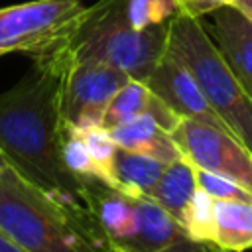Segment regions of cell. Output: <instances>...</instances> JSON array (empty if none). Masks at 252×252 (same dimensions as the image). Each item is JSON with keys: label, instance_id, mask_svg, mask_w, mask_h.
<instances>
[{"label": "cell", "instance_id": "6da1fadb", "mask_svg": "<svg viewBox=\"0 0 252 252\" xmlns=\"http://www.w3.org/2000/svg\"><path fill=\"white\" fill-rule=\"evenodd\" d=\"M59 71L43 59L12 89L0 93V152L10 167L75 211L93 215L87 185L61 156Z\"/></svg>", "mask_w": 252, "mask_h": 252}, {"label": "cell", "instance_id": "7a4b0ae2", "mask_svg": "<svg viewBox=\"0 0 252 252\" xmlns=\"http://www.w3.org/2000/svg\"><path fill=\"white\" fill-rule=\"evenodd\" d=\"M0 230L26 252H106L93 215L51 197L14 167L0 171Z\"/></svg>", "mask_w": 252, "mask_h": 252}, {"label": "cell", "instance_id": "3957f363", "mask_svg": "<svg viewBox=\"0 0 252 252\" xmlns=\"http://www.w3.org/2000/svg\"><path fill=\"white\" fill-rule=\"evenodd\" d=\"M167 24L134 30L124 16V0H98L87 6L79 26L59 47L39 57L59 61H100L146 81L167 49Z\"/></svg>", "mask_w": 252, "mask_h": 252}, {"label": "cell", "instance_id": "277c9868", "mask_svg": "<svg viewBox=\"0 0 252 252\" xmlns=\"http://www.w3.org/2000/svg\"><path fill=\"white\" fill-rule=\"evenodd\" d=\"M167 49L189 69L228 130L252 152V98L199 18L175 12L167 22Z\"/></svg>", "mask_w": 252, "mask_h": 252}, {"label": "cell", "instance_id": "5b68a950", "mask_svg": "<svg viewBox=\"0 0 252 252\" xmlns=\"http://www.w3.org/2000/svg\"><path fill=\"white\" fill-rule=\"evenodd\" d=\"M81 0H32L0 8V55L24 51L33 59L59 47L79 26Z\"/></svg>", "mask_w": 252, "mask_h": 252}, {"label": "cell", "instance_id": "8992f818", "mask_svg": "<svg viewBox=\"0 0 252 252\" xmlns=\"http://www.w3.org/2000/svg\"><path fill=\"white\" fill-rule=\"evenodd\" d=\"M49 61L59 71V112L61 124L77 130L100 126L104 110L116 91L130 79L124 71L100 61Z\"/></svg>", "mask_w": 252, "mask_h": 252}, {"label": "cell", "instance_id": "52a82bcc", "mask_svg": "<svg viewBox=\"0 0 252 252\" xmlns=\"http://www.w3.org/2000/svg\"><path fill=\"white\" fill-rule=\"evenodd\" d=\"M171 138L195 167L228 177L252 191V152L232 132L201 120L181 118Z\"/></svg>", "mask_w": 252, "mask_h": 252}, {"label": "cell", "instance_id": "ba28073f", "mask_svg": "<svg viewBox=\"0 0 252 252\" xmlns=\"http://www.w3.org/2000/svg\"><path fill=\"white\" fill-rule=\"evenodd\" d=\"M136 230L122 240V252H228L213 242L193 240L183 226L150 199H134Z\"/></svg>", "mask_w": 252, "mask_h": 252}, {"label": "cell", "instance_id": "9c48e42d", "mask_svg": "<svg viewBox=\"0 0 252 252\" xmlns=\"http://www.w3.org/2000/svg\"><path fill=\"white\" fill-rule=\"evenodd\" d=\"M146 83L177 116L201 120V122L228 130L224 120L217 114V110L207 100L195 77L169 49H165V53L161 55V59L158 61V65L154 67Z\"/></svg>", "mask_w": 252, "mask_h": 252}, {"label": "cell", "instance_id": "30bf717a", "mask_svg": "<svg viewBox=\"0 0 252 252\" xmlns=\"http://www.w3.org/2000/svg\"><path fill=\"white\" fill-rule=\"evenodd\" d=\"M215 43L252 98V22L234 6H222L213 12Z\"/></svg>", "mask_w": 252, "mask_h": 252}, {"label": "cell", "instance_id": "8fae6325", "mask_svg": "<svg viewBox=\"0 0 252 252\" xmlns=\"http://www.w3.org/2000/svg\"><path fill=\"white\" fill-rule=\"evenodd\" d=\"M148 114L150 118H154L163 130H167L169 134L175 130V126L179 124L181 116H177L150 87L146 81H138V79H128L118 91L116 94L110 98L104 116H102V124L104 128H114L118 124H124L132 118L144 116Z\"/></svg>", "mask_w": 252, "mask_h": 252}, {"label": "cell", "instance_id": "7c38bea8", "mask_svg": "<svg viewBox=\"0 0 252 252\" xmlns=\"http://www.w3.org/2000/svg\"><path fill=\"white\" fill-rule=\"evenodd\" d=\"M114 144L120 150L144 154L154 159H159L163 163H171L175 159H181L183 154L173 142L171 134L163 130L154 118L148 114L132 118L124 124H118L108 130Z\"/></svg>", "mask_w": 252, "mask_h": 252}, {"label": "cell", "instance_id": "4fadbf2b", "mask_svg": "<svg viewBox=\"0 0 252 252\" xmlns=\"http://www.w3.org/2000/svg\"><path fill=\"white\" fill-rule=\"evenodd\" d=\"M167 163L154 159L144 154H134L120 150L114 158V179L116 191L132 199H152V193L158 185Z\"/></svg>", "mask_w": 252, "mask_h": 252}, {"label": "cell", "instance_id": "5bb4252c", "mask_svg": "<svg viewBox=\"0 0 252 252\" xmlns=\"http://www.w3.org/2000/svg\"><path fill=\"white\" fill-rule=\"evenodd\" d=\"M195 189H197L195 165L187 158H181L165 165L150 201L159 205L167 215H171L179 222Z\"/></svg>", "mask_w": 252, "mask_h": 252}, {"label": "cell", "instance_id": "9a60e30c", "mask_svg": "<svg viewBox=\"0 0 252 252\" xmlns=\"http://www.w3.org/2000/svg\"><path fill=\"white\" fill-rule=\"evenodd\" d=\"M217 246L228 252L252 248V203L215 199Z\"/></svg>", "mask_w": 252, "mask_h": 252}, {"label": "cell", "instance_id": "2e32d148", "mask_svg": "<svg viewBox=\"0 0 252 252\" xmlns=\"http://www.w3.org/2000/svg\"><path fill=\"white\" fill-rule=\"evenodd\" d=\"M213 205H215V199L197 185V189H195L191 201L187 203L183 217L179 220L183 230L193 240L217 244V224H215V207Z\"/></svg>", "mask_w": 252, "mask_h": 252}, {"label": "cell", "instance_id": "e0dca14e", "mask_svg": "<svg viewBox=\"0 0 252 252\" xmlns=\"http://www.w3.org/2000/svg\"><path fill=\"white\" fill-rule=\"evenodd\" d=\"M77 130V128H75ZM89 152H91V158L98 169V179L116 189V179H114V158H116V152H118V146L114 144L108 128L104 126H91V128H85V130H79Z\"/></svg>", "mask_w": 252, "mask_h": 252}, {"label": "cell", "instance_id": "ac0fdd59", "mask_svg": "<svg viewBox=\"0 0 252 252\" xmlns=\"http://www.w3.org/2000/svg\"><path fill=\"white\" fill-rule=\"evenodd\" d=\"M61 156H63L65 167L79 181L85 183V181L98 179V169H96V165L91 158V152H89L81 132L71 128V126L61 128Z\"/></svg>", "mask_w": 252, "mask_h": 252}, {"label": "cell", "instance_id": "d6986e66", "mask_svg": "<svg viewBox=\"0 0 252 252\" xmlns=\"http://www.w3.org/2000/svg\"><path fill=\"white\" fill-rule=\"evenodd\" d=\"M175 12V0H124V16L134 30L167 24Z\"/></svg>", "mask_w": 252, "mask_h": 252}, {"label": "cell", "instance_id": "ffe728a7", "mask_svg": "<svg viewBox=\"0 0 252 252\" xmlns=\"http://www.w3.org/2000/svg\"><path fill=\"white\" fill-rule=\"evenodd\" d=\"M195 175H197V185L217 201L252 203V191L244 189L242 185H238L236 181H232L228 177H222V175H217V173H211V171H205L199 167H195Z\"/></svg>", "mask_w": 252, "mask_h": 252}, {"label": "cell", "instance_id": "44dd1931", "mask_svg": "<svg viewBox=\"0 0 252 252\" xmlns=\"http://www.w3.org/2000/svg\"><path fill=\"white\" fill-rule=\"evenodd\" d=\"M232 0H175L177 12H183L191 18H203L207 14H213L215 10L228 6Z\"/></svg>", "mask_w": 252, "mask_h": 252}, {"label": "cell", "instance_id": "7402d4cb", "mask_svg": "<svg viewBox=\"0 0 252 252\" xmlns=\"http://www.w3.org/2000/svg\"><path fill=\"white\" fill-rule=\"evenodd\" d=\"M0 252H26L22 246H18L12 238H8L2 230H0Z\"/></svg>", "mask_w": 252, "mask_h": 252}, {"label": "cell", "instance_id": "603a6c76", "mask_svg": "<svg viewBox=\"0 0 252 252\" xmlns=\"http://www.w3.org/2000/svg\"><path fill=\"white\" fill-rule=\"evenodd\" d=\"M230 6H234L238 12H242L252 22V0H232Z\"/></svg>", "mask_w": 252, "mask_h": 252}, {"label": "cell", "instance_id": "cb8c5ba5", "mask_svg": "<svg viewBox=\"0 0 252 252\" xmlns=\"http://www.w3.org/2000/svg\"><path fill=\"white\" fill-rule=\"evenodd\" d=\"M4 167H8V161H6V158H4V154L0 152V171H2Z\"/></svg>", "mask_w": 252, "mask_h": 252}, {"label": "cell", "instance_id": "d4e9b609", "mask_svg": "<svg viewBox=\"0 0 252 252\" xmlns=\"http://www.w3.org/2000/svg\"><path fill=\"white\" fill-rule=\"evenodd\" d=\"M106 252H122V250H118V248H114V246H112V248H110V250H106Z\"/></svg>", "mask_w": 252, "mask_h": 252}]
</instances>
